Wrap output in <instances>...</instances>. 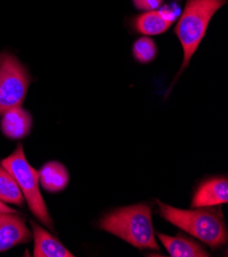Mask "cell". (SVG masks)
<instances>
[{"label": "cell", "instance_id": "cell-11", "mask_svg": "<svg viewBox=\"0 0 228 257\" xmlns=\"http://www.w3.org/2000/svg\"><path fill=\"white\" fill-rule=\"evenodd\" d=\"M167 252L172 257H208L210 253L200 244L181 234L175 237L157 233Z\"/></svg>", "mask_w": 228, "mask_h": 257}, {"label": "cell", "instance_id": "cell-2", "mask_svg": "<svg viewBox=\"0 0 228 257\" xmlns=\"http://www.w3.org/2000/svg\"><path fill=\"white\" fill-rule=\"evenodd\" d=\"M99 227L137 249H160L153 226L151 206L145 203L115 209L100 219Z\"/></svg>", "mask_w": 228, "mask_h": 257}, {"label": "cell", "instance_id": "cell-3", "mask_svg": "<svg viewBox=\"0 0 228 257\" xmlns=\"http://www.w3.org/2000/svg\"><path fill=\"white\" fill-rule=\"evenodd\" d=\"M225 4L226 0H186L175 27V34L183 50V61L176 78L188 67L207 33L212 18Z\"/></svg>", "mask_w": 228, "mask_h": 257}, {"label": "cell", "instance_id": "cell-15", "mask_svg": "<svg viewBox=\"0 0 228 257\" xmlns=\"http://www.w3.org/2000/svg\"><path fill=\"white\" fill-rule=\"evenodd\" d=\"M134 7L141 12H149L159 10L164 0H132Z\"/></svg>", "mask_w": 228, "mask_h": 257}, {"label": "cell", "instance_id": "cell-13", "mask_svg": "<svg viewBox=\"0 0 228 257\" xmlns=\"http://www.w3.org/2000/svg\"><path fill=\"white\" fill-rule=\"evenodd\" d=\"M0 201L22 207L25 202L24 195L15 177L0 164Z\"/></svg>", "mask_w": 228, "mask_h": 257}, {"label": "cell", "instance_id": "cell-9", "mask_svg": "<svg viewBox=\"0 0 228 257\" xmlns=\"http://www.w3.org/2000/svg\"><path fill=\"white\" fill-rule=\"evenodd\" d=\"M0 130L10 140L19 141L28 137L33 127L32 115L22 107L13 108L4 113Z\"/></svg>", "mask_w": 228, "mask_h": 257}, {"label": "cell", "instance_id": "cell-1", "mask_svg": "<svg viewBox=\"0 0 228 257\" xmlns=\"http://www.w3.org/2000/svg\"><path fill=\"white\" fill-rule=\"evenodd\" d=\"M160 215L211 248H220L228 239L223 212L213 207L179 209L157 201Z\"/></svg>", "mask_w": 228, "mask_h": 257}, {"label": "cell", "instance_id": "cell-16", "mask_svg": "<svg viewBox=\"0 0 228 257\" xmlns=\"http://www.w3.org/2000/svg\"><path fill=\"white\" fill-rule=\"evenodd\" d=\"M0 212H18V211L16 209L8 206L6 203L0 201Z\"/></svg>", "mask_w": 228, "mask_h": 257}, {"label": "cell", "instance_id": "cell-7", "mask_svg": "<svg viewBox=\"0 0 228 257\" xmlns=\"http://www.w3.org/2000/svg\"><path fill=\"white\" fill-rule=\"evenodd\" d=\"M228 201V181L226 176H216L199 184L195 190L191 208L220 206Z\"/></svg>", "mask_w": 228, "mask_h": 257}, {"label": "cell", "instance_id": "cell-8", "mask_svg": "<svg viewBox=\"0 0 228 257\" xmlns=\"http://www.w3.org/2000/svg\"><path fill=\"white\" fill-rule=\"evenodd\" d=\"M177 18L172 10H155L143 12L132 20V28L144 36L161 35L167 32Z\"/></svg>", "mask_w": 228, "mask_h": 257}, {"label": "cell", "instance_id": "cell-6", "mask_svg": "<svg viewBox=\"0 0 228 257\" xmlns=\"http://www.w3.org/2000/svg\"><path fill=\"white\" fill-rule=\"evenodd\" d=\"M31 239V229L21 213L0 212V252L29 243Z\"/></svg>", "mask_w": 228, "mask_h": 257}, {"label": "cell", "instance_id": "cell-4", "mask_svg": "<svg viewBox=\"0 0 228 257\" xmlns=\"http://www.w3.org/2000/svg\"><path fill=\"white\" fill-rule=\"evenodd\" d=\"M0 164L15 177L32 214L46 227L54 230V220L40 192L38 170L29 163L23 145L19 144L14 153Z\"/></svg>", "mask_w": 228, "mask_h": 257}, {"label": "cell", "instance_id": "cell-12", "mask_svg": "<svg viewBox=\"0 0 228 257\" xmlns=\"http://www.w3.org/2000/svg\"><path fill=\"white\" fill-rule=\"evenodd\" d=\"M40 186L48 193L64 191L70 182V174L67 167L58 161H49L43 164L38 171Z\"/></svg>", "mask_w": 228, "mask_h": 257}, {"label": "cell", "instance_id": "cell-10", "mask_svg": "<svg viewBox=\"0 0 228 257\" xmlns=\"http://www.w3.org/2000/svg\"><path fill=\"white\" fill-rule=\"evenodd\" d=\"M34 238V257H74L75 255L48 230L37 222L30 221Z\"/></svg>", "mask_w": 228, "mask_h": 257}, {"label": "cell", "instance_id": "cell-14", "mask_svg": "<svg viewBox=\"0 0 228 257\" xmlns=\"http://www.w3.org/2000/svg\"><path fill=\"white\" fill-rule=\"evenodd\" d=\"M132 55L136 62L140 64H149L158 56V46L149 37H140L133 43Z\"/></svg>", "mask_w": 228, "mask_h": 257}, {"label": "cell", "instance_id": "cell-5", "mask_svg": "<svg viewBox=\"0 0 228 257\" xmlns=\"http://www.w3.org/2000/svg\"><path fill=\"white\" fill-rule=\"evenodd\" d=\"M32 77L19 59L9 51L0 53V116L22 107L27 96Z\"/></svg>", "mask_w": 228, "mask_h": 257}]
</instances>
